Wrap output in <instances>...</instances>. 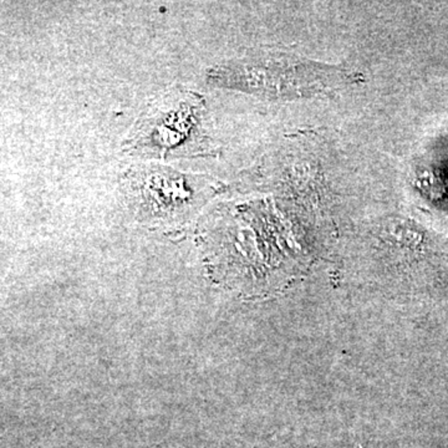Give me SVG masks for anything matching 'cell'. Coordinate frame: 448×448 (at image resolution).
Wrapping results in <instances>:
<instances>
[{
  "mask_svg": "<svg viewBox=\"0 0 448 448\" xmlns=\"http://www.w3.org/2000/svg\"><path fill=\"white\" fill-rule=\"evenodd\" d=\"M219 84L271 101L316 99L361 83L363 75L339 64H326L281 50H268L222 66Z\"/></svg>",
  "mask_w": 448,
  "mask_h": 448,
  "instance_id": "obj_1",
  "label": "cell"
}]
</instances>
